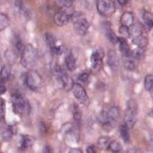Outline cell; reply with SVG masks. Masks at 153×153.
Instances as JSON below:
<instances>
[{"label": "cell", "mask_w": 153, "mask_h": 153, "mask_svg": "<svg viewBox=\"0 0 153 153\" xmlns=\"http://www.w3.org/2000/svg\"><path fill=\"white\" fill-rule=\"evenodd\" d=\"M107 63L112 71H116L119 65V61L118 56L114 51H109L108 53Z\"/></svg>", "instance_id": "cell-16"}, {"label": "cell", "mask_w": 153, "mask_h": 153, "mask_svg": "<svg viewBox=\"0 0 153 153\" xmlns=\"http://www.w3.org/2000/svg\"><path fill=\"white\" fill-rule=\"evenodd\" d=\"M25 83L29 90L34 92H38L42 86V79L38 72L33 69H29L25 75Z\"/></svg>", "instance_id": "cell-5"}, {"label": "cell", "mask_w": 153, "mask_h": 153, "mask_svg": "<svg viewBox=\"0 0 153 153\" xmlns=\"http://www.w3.org/2000/svg\"><path fill=\"white\" fill-rule=\"evenodd\" d=\"M11 103L13 110L17 114L23 115L30 110L29 101L20 91H17L11 95Z\"/></svg>", "instance_id": "cell-3"}, {"label": "cell", "mask_w": 153, "mask_h": 153, "mask_svg": "<svg viewBox=\"0 0 153 153\" xmlns=\"http://www.w3.org/2000/svg\"><path fill=\"white\" fill-rule=\"evenodd\" d=\"M118 32H119V33L122 36V37L125 39L130 37L129 27L127 26L121 25V26L119 27Z\"/></svg>", "instance_id": "cell-31"}, {"label": "cell", "mask_w": 153, "mask_h": 153, "mask_svg": "<svg viewBox=\"0 0 153 153\" xmlns=\"http://www.w3.org/2000/svg\"><path fill=\"white\" fill-rule=\"evenodd\" d=\"M145 56V50L142 48L137 47L134 51H131V57L133 60H141Z\"/></svg>", "instance_id": "cell-28"}, {"label": "cell", "mask_w": 153, "mask_h": 153, "mask_svg": "<svg viewBox=\"0 0 153 153\" xmlns=\"http://www.w3.org/2000/svg\"><path fill=\"white\" fill-rule=\"evenodd\" d=\"M0 153H2V152H0Z\"/></svg>", "instance_id": "cell-42"}, {"label": "cell", "mask_w": 153, "mask_h": 153, "mask_svg": "<svg viewBox=\"0 0 153 153\" xmlns=\"http://www.w3.org/2000/svg\"><path fill=\"white\" fill-rule=\"evenodd\" d=\"M104 56L105 52L102 48H99L93 52L90 57V60L91 62V67L94 71L99 69Z\"/></svg>", "instance_id": "cell-11"}, {"label": "cell", "mask_w": 153, "mask_h": 153, "mask_svg": "<svg viewBox=\"0 0 153 153\" xmlns=\"http://www.w3.org/2000/svg\"><path fill=\"white\" fill-rule=\"evenodd\" d=\"M128 130L129 129L124 123L121 124L119 127L120 134L124 142H128L130 140V134Z\"/></svg>", "instance_id": "cell-23"}, {"label": "cell", "mask_w": 153, "mask_h": 153, "mask_svg": "<svg viewBox=\"0 0 153 153\" xmlns=\"http://www.w3.org/2000/svg\"><path fill=\"white\" fill-rule=\"evenodd\" d=\"M131 41L134 45H137V47L142 48L145 47L148 44V39L147 37H146L143 35L137 36L136 38H132Z\"/></svg>", "instance_id": "cell-21"}, {"label": "cell", "mask_w": 153, "mask_h": 153, "mask_svg": "<svg viewBox=\"0 0 153 153\" xmlns=\"http://www.w3.org/2000/svg\"><path fill=\"white\" fill-rule=\"evenodd\" d=\"M118 43L119 44V50L122 54L123 59L131 57V51L126 39L123 37H118Z\"/></svg>", "instance_id": "cell-14"}, {"label": "cell", "mask_w": 153, "mask_h": 153, "mask_svg": "<svg viewBox=\"0 0 153 153\" xmlns=\"http://www.w3.org/2000/svg\"><path fill=\"white\" fill-rule=\"evenodd\" d=\"M153 85V76L152 74L146 75L144 79V87L147 91L151 92Z\"/></svg>", "instance_id": "cell-27"}, {"label": "cell", "mask_w": 153, "mask_h": 153, "mask_svg": "<svg viewBox=\"0 0 153 153\" xmlns=\"http://www.w3.org/2000/svg\"><path fill=\"white\" fill-rule=\"evenodd\" d=\"M12 76L11 69L7 66H3L0 71V82L4 83Z\"/></svg>", "instance_id": "cell-19"}, {"label": "cell", "mask_w": 153, "mask_h": 153, "mask_svg": "<svg viewBox=\"0 0 153 153\" xmlns=\"http://www.w3.org/2000/svg\"><path fill=\"white\" fill-rule=\"evenodd\" d=\"M144 22H145V26L146 27V28L149 30H151L152 27V25H153V20H152V19H149L146 20Z\"/></svg>", "instance_id": "cell-35"}, {"label": "cell", "mask_w": 153, "mask_h": 153, "mask_svg": "<svg viewBox=\"0 0 153 153\" xmlns=\"http://www.w3.org/2000/svg\"><path fill=\"white\" fill-rule=\"evenodd\" d=\"M5 112V103L4 99L0 97V120L4 119Z\"/></svg>", "instance_id": "cell-33"}, {"label": "cell", "mask_w": 153, "mask_h": 153, "mask_svg": "<svg viewBox=\"0 0 153 153\" xmlns=\"http://www.w3.org/2000/svg\"><path fill=\"white\" fill-rule=\"evenodd\" d=\"M109 138L106 136H102L99 138L97 140V145L100 148H105V146L107 147L109 143Z\"/></svg>", "instance_id": "cell-32"}, {"label": "cell", "mask_w": 153, "mask_h": 153, "mask_svg": "<svg viewBox=\"0 0 153 153\" xmlns=\"http://www.w3.org/2000/svg\"><path fill=\"white\" fill-rule=\"evenodd\" d=\"M65 64L67 69L70 71H73L76 69V60L72 53H69L66 56Z\"/></svg>", "instance_id": "cell-20"}, {"label": "cell", "mask_w": 153, "mask_h": 153, "mask_svg": "<svg viewBox=\"0 0 153 153\" xmlns=\"http://www.w3.org/2000/svg\"><path fill=\"white\" fill-rule=\"evenodd\" d=\"M96 8L101 16L109 17L115 11V2L111 0H98L96 2Z\"/></svg>", "instance_id": "cell-8"}, {"label": "cell", "mask_w": 153, "mask_h": 153, "mask_svg": "<svg viewBox=\"0 0 153 153\" xmlns=\"http://www.w3.org/2000/svg\"><path fill=\"white\" fill-rule=\"evenodd\" d=\"M87 153H96L95 148L93 146H89L86 149Z\"/></svg>", "instance_id": "cell-39"}, {"label": "cell", "mask_w": 153, "mask_h": 153, "mask_svg": "<svg viewBox=\"0 0 153 153\" xmlns=\"http://www.w3.org/2000/svg\"><path fill=\"white\" fill-rule=\"evenodd\" d=\"M120 117V109L117 106H110L100 112L99 121L104 130H111Z\"/></svg>", "instance_id": "cell-1"}, {"label": "cell", "mask_w": 153, "mask_h": 153, "mask_svg": "<svg viewBox=\"0 0 153 153\" xmlns=\"http://www.w3.org/2000/svg\"><path fill=\"white\" fill-rule=\"evenodd\" d=\"M144 30V26L140 22L134 23L130 27V36H131L132 38H136L140 35H143Z\"/></svg>", "instance_id": "cell-17"}, {"label": "cell", "mask_w": 153, "mask_h": 153, "mask_svg": "<svg viewBox=\"0 0 153 153\" xmlns=\"http://www.w3.org/2000/svg\"><path fill=\"white\" fill-rule=\"evenodd\" d=\"M71 20L73 22L75 32L79 35H84L87 32L90 24L85 15L81 11H74Z\"/></svg>", "instance_id": "cell-4"}, {"label": "cell", "mask_w": 153, "mask_h": 153, "mask_svg": "<svg viewBox=\"0 0 153 153\" xmlns=\"http://www.w3.org/2000/svg\"><path fill=\"white\" fill-rule=\"evenodd\" d=\"M90 72L88 71H82L79 75V80L84 83V84H87L88 82L89 78H90Z\"/></svg>", "instance_id": "cell-30"}, {"label": "cell", "mask_w": 153, "mask_h": 153, "mask_svg": "<svg viewBox=\"0 0 153 153\" xmlns=\"http://www.w3.org/2000/svg\"><path fill=\"white\" fill-rule=\"evenodd\" d=\"M103 27L105 30V34L109 41L112 44H116L118 41V37L115 33V32L112 30L111 27V23L109 22L106 21L103 23Z\"/></svg>", "instance_id": "cell-15"}, {"label": "cell", "mask_w": 153, "mask_h": 153, "mask_svg": "<svg viewBox=\"0 0 153 153\" xmlns=\"http://www.w3.org/2000/svg\"><path fill=\"white\" fill-rule=\"evenodd\" d=\"M4 57L5 60L7 61V62L9 64L11 65L14 63V62L16 61L17 56L16 53L14 51L10 49H7L4 53Z\"/></svg>", "instance_id": "cell-25"}, {"label": "cell", "mask_w": 153, "mask_h": 153, "mask_svg": "<svg viewBox=\"0 0 153 153\" xmlns=\"http://www.w3.org/2000/svg\"><path fill=\"white\" fill-rule=\"evenodd\" d=\"M10 24V20L7 15L0 13V31L4 30Z\"/></svg>", "instance_id": "cell-26"}, {"label": "cell", "mask_w": 153, "mask_h": 153, "mask_svg": "<svg viewBox=\"0 0 153 153\" xmlns=\"http://www.w3.org/2000/svg\"><path fill=\"white\" fill-rule=\"evenodd\" d=\"M121 5H125L127 3H128L127 1H124V0H119L117 1Z\"/></svg>", "instance_id": "cell-40"}, {"label": "cell", "mask_w": 153, "mask_h": 153, "mask_svg": "<svg viewBox=\"0 0 153 153\" xmlns=\"http://www.w3.org/2000/svg\"><path fill=\"white\" fill-rule=\"evenodd\" d=\"M35 141L34 137L29 135H22L18 143V149L21 152H24L30 148Z\"/></svg>", "instance_id": "cell-13"}, {"label": "cell", "mask_w": 153, "mask_h": 153, "mask_svg": "<svg viewBox=\"0 0 153 153\" xmlns=\"http://www.w3.org/2000/svg\"><path fill=\"white\" fill-rule=\"evenodd\" d=\"M71 8L60 7L55 12L53 16V21L57 26H63L69 23L71 20V16L74 13V11L71 10Z\"/></svg>", "instance_id": "cell-7"}, {"label": "cell", "mask_w": 153, "mask_h": 153, "mask_svg": "<svg viewBox=\"0 0 153 153\" xmlns=\"http://www.w3.org/2000/svg\"><path fill=\"white\" fill-rule=\"evenodd\" d=\"M45 39L53 54L57 56L62 53L63 47L62 45H57L56 44L57 41L53 35L50 33H46L45 34Z\"/></svg>", "instance_id": "cell-10"}, {"label": "cell", "mask_w": 153, "mask_h": 153, "mask_svg": "<svg viewBox=\"0 0 153 153\" xmlns=\"http://www.w3.org/2000/svg\"><path fill=\"white\" fill-rule=\"evenodd\" d=\"M107 148L108 150L111 151L113 153L118 152L122 151V147L119 142H118L117 140H111L109 142Z\"/></svg>", "instance_id": "cell-24"}, {"label": "cell", "mask_w": 153, "mask_h": 153, "mask_svg": "<svg viewBox=\"0 0 153 153\" xmlns=\"http://www.w3.org/2000/svg\"><path fill=\"white\" fill-rule=\"evenodd\" d=\"M123 26L130 27L134 23V16L130 11H125L123 13L120 20Z\"/></svg>", "instance_id": "cell-18"}, {"label": "cell", "mask_w": 153, "mask_h": 153, "mask_svg": "<svg viewBox=\"0 0 153 153\" xmlns=\"http://www.w3.org/2000/svg\"><path fill=\"white\" fill-rule=\"evenodd\" d=\"M13 134V127L12 126H7L2 130V131L1 132V136L2 139L5 141H8L12 137Z\"/></svg>", "instance_id": "cell-22"}, {"label": "cell", "mask_w": 153, "mask_h": 153, "mask_svg": "<svg viewBox=\"0 0 153 153\" xmlns=\"http://www.w3.org/2000/svg\"><path fill=\"white\" fill-rule=\"evenodd\" d=\"M72 93L78 101L84 106H87L90 103V99L85 88L78 82H74L72 89Z\"/></svg>", "instance_id": "cell-9"}, {"label": "cell", "mask_w": 153, "mask_h": 153, "mask_svg": "<svg viewBox=\"0 0 153 153\" xmlns=\"http://www.w3.org/2000/svg\"><path fill=\"white\" fill-rule=\"evenodd\" d=\"M37 53L35 47L30 44H27L23 47L22 51L20 63L25 68L32 69L36 61Z\"/></svg>", "instance_id": "cell-2"}, {"label": "cell", "mask_w": 153, "mask_h": 153, "mask_svg": "<svg viewBox=\"0 0 153 153\" xmlns=\"http://www.w3.org/2000/svg\"><path fill=\"white\" fill-rule=\"evenodd\" d=\"M138 112V106L136 102L133 99H130L126 102L124 118H136Z\"/></svg>", "instance_id": "cell-12"}, {"label": "cell", "mask_w": 153, "mask_h": 153, "mask_svg": "<svg viewBox=\"0 0 153 153\" xmlns=\"http://www.w3.org/2000/svg\"><path fill=\"white\" fill-rule=\"evenodd\" d=\"M42 153H52L51 148L48 145L45 146L42 149Z\"/></svg>", "instance_id": "cell-37"}, {"label": "cell", "mask_w": 153, "mask_h": 153, "mask_svg": "<svg viewBox=\"0 0 153 153\" xmlns=\"http://www.w3.org/2000/svg\"><path fill=\"white\" fill-rule=\"evenodd\" d=\"M116 153H123V152H122V151H120V152H116Z\"/></svg>", "instance_id": "cell-41"}, {"label": "cell", "mask_w": 153, "mask_h": 153, "mask_svg": "<svg viewBox=\"0 0 153 153\" xmlns=\"http://www.w3.org/2000/svg\"><path fill=\"white\" fill-rule=\"evenodd\" d=\"M82 117V112H81L79 108L76 106H75L73 112V117L75 120H80Z\"/></svg>", "instance_id": "cell-34"}, {"label": "cell", "mask_w": 153, "mask_h": 153, "mask_svg": "<svg viewBox=\"0 0 153 153\" xmlns=\"http://www.w3.org/2000/svg\"><path fill=\"white\" fill-rule=\"evenodd\" d=\"M54 75L64 90L66 91L71 90L74 82L65 69L58 65H56L54 68Z\"/></svg>", "instance_id": "cell-6"}, {"label": "cell", "mask_w": 153, "mask_h": 153, "mask_svg": "<svg viewBox=\"0 0 153 153\" xmlns=\"http://www.w3.org/2000/svg\"><path fill=\"white\" fill-rule=\"evenodd\" d=\"M124 65L125 68L128 71H133L135 69V63L131 57L124 58Z\"/></svg>", "instance_id": "cell-29"}, {"label": "cell", "mask_w": 153, "mask_h": 153, "mask_svg": "<svg viewBox=\"0 0 153 153\" xmlns=\"http://www.w3.org/2000/svg\"><path fill=\"white\" fill-rule=\"evenodd\" d=\"M127 153H142V152L139 148H131L128 149Z\"/></svg>", "instance_id": "cell-36"}, {"label": "cell", "mask_w": 153, "mask_h": 153, "mask_svg": "<svg viewBox=\"0 0 153 153\" xmlns=\"http://www.w3.org/2000/svg\"><path fill=\"white\" fill-rule=\"evenodd\" d=\"M68 153H82L80 148H71Z\"/></svg>", "instance_id": "cell-38"}]
</instances>
